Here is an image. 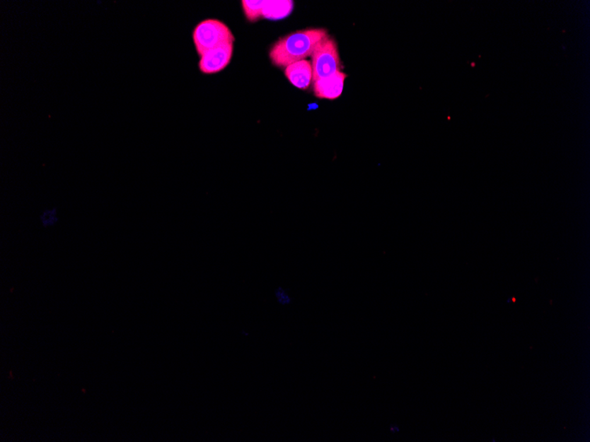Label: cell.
<instances>
[{
    "label": "cell",
    "mask_w": 590,
    "mask_h": 442,
    "mask_svg": "<svg viewBox=\"0 0 590 442\" xmlns=\"http://www.w3.org/2000/svg\"><path fill=\"white\" fill-rule=\"evenodd\" d=\"M327 37L328 33L323 28L294 32L273 44L270 51V59L276 66L287 67L311 56L316 46Z\"/></svg>",
    "instance_id": "cell-1"
},
{
    "label": "cell",
    "mask_w": 590,
    "mask_h": 442,
    "mask_svg": "<svg viewBox=\"0 0 590 442\" xmlns=\"http://www.w3.org/2000/svg\"><path fill=\"white\" fill-rule=\"evenodd\" d=\"M193 41L198 54L202 56L219 45L233 42L234 37L222 21L209 19L202 21L195 28Z\"/></svg>",
    "instance_id": "cell-2"
},
{
    "label": "cell",
    "mask_w": 590,
    "mask_h": 442,
    "mask_svg": "<svg viewBox=\"0 0 590 442\" xmlns=\"http://www.w3.org/2000/svg\"><path fill=\"white\" fill-rule=\"evenodd\" d=\"M311 59L313 83L340 72L339 49L336 41L329 35L316 46Z\"/></svg>",
    "instance_id": "cell-3"
},
{
    "label": "cell",
    "mask_w": 590,
    "mask_h": 442,
    "mask_svg": "<svg viewBox=\"0 0 590 442\" xmlns=\"http://www.w3.org/2000/svg\"><path fill=\"white\" fill-rule=\"evenodd\" d=\"M233 42H227L209 49L201 56L199 69L206 74L216 73L225 69L232 59Z\"/></svg>",
    "instance_id": "cell-4"
},
{
    "label": "cell",
    "mask_w": 590,
    "mask_h": 442,
    "mask_svg": "<svg viewBox=\"0 0 590 442\" xmlns=\"http://www.w3.org/2000/svg\"><path fill=\"white\" fill-rule=\"evenodd\" d=\"M346 78V73L340 71L332 76L314 81L313 88H314L316 97L330 99V100H334V99L340 97L342 94Z\"/></svg>",
    "instance_id": "cell-5"
},
{
    "label": "cell",
    "mask_w": 590,
    "mask_h": 442,
    "mask_svg": "<svg viewBox=\"0 0 590 442\" xmlns=\"http://www.w3.org/2000/svg\"><path fill=\"white\" fill-rule=\"evenodd\" d=\"M285 74L287 79L294 87L300 90H307L313 81V70L311 63L308 60L291 64L286 67Z\"/></svg>",
    "instance_id": "cell-6"
},
{
    "label": "cell",
    "mask_w": 590,
    "mask_h": 442,
    "mask_svg": "<svg viewBox=\"0 0 590 442\" xmlns=\"http://www.w3.org/2000/svg\"><path fill=\"white\" fill-rule=\"evenodd\" d=\"M294 9V2L291 0H269L265 1L262 6V17L269 20L284 19L289 16Z\"/></svg>",
    "instance_id": "cell-7"
},
{
    "label": "cell",
    "mask_w": 590,
    "mask_h": 442,
    "mask_svg": "<svg viewBox=\"0 0 590 442\" xmlns=\"http://www.w3.org/2000/svg\"><path fill=\"white\" fill-rule=\"evenodd\" d=\"M265 1L258 0V1H250V0H243V6L247 19L251 23H255L258 19L262 17V6H264Z\"/></svg>",
    "instance_id": "cell-8"
},
{
    "label": "cell",
    "mask_w": 590,
    "mask_h": 442,
    "mask_svg": "<svg viewBox=\"0 0 590 442\" xmlns=\"http://www.w3.org/2000/svg\"><path fill=\"white\" fill-rule=\"evenodd\" d=\"M39 219H40V222L42 227H54V226L57 224H58L59 220L58 210H57L56 208L45 210V211L42 212V214L40 215V217H39Z\"/></svg>",
    "instance_id": "cell-9"
},
{
    "label": "cell",
    "mask_w": 590,
    "mask_h": 442,
    "mask_svg": "<svg viewBox=\"0 0 590 442\" xmlns=\"http://www.w3.org/2000/svg\"><path fill=\"white\" fill-rule=\"evenodd\" d=\"M275 297L277 301H278L279 305L286 306L292 303V298H291L289 292H287L286 289L282 287L276 289Z\"/></svg>",
    "instance_id": "cell-10"
},
{
    "label": "cell",
    "mask_w": 590,
    "mask_h": 442,
    "mask_svg": "<svg viewBox=\"0 0 590 442\" xmlns=\"http://www.w3.org/2000/svg\"><path fill=\"white\" fill-rule=\"evenodd\" d=\"M389 431H390L391 434H394L400 433V427L398 426L397 425H392V426H390Z\"/></svg>",
    "instance_id": "cell-11"
}]
</instances>
